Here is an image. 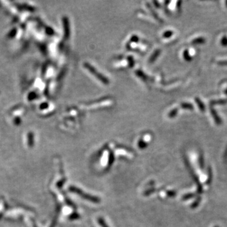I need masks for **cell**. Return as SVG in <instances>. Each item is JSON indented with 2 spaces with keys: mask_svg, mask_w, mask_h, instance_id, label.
I'll return each instance as SVG.
<instances>
[{
  "mask_svg": "<svg viewBox=\"0 0 227 227\" xmlns=\"http://www.w3.org/2000/svg\"><path fill=\"white\" fill-rule=\"evenodd\" d=\"M181 107L185 109H189V110H192L194 109L193 105L190 103H182L181 104Z\"/></svg>",
  "mask_w": 227,
  "mask_h": 227,
  "instance_id": "cell-8",
  "label": "cell"
},
{
  "mask_svg": "<svg viewBox=\"0 0 227 227\" xmlns=\"http://www.w3.org/2000/svg\"><path fill=\"white\" fill-rule=\"evenodd\" d=\"M84 67L91 73H92L93 75H95V76H96L97 78H98L99 80H101L104 84H108L109 83V80H108L107 78H106V76H104L102 74L99 73L91 65H90V64H89L88 63H87V62L84 63Z\"/></svg>",
  "mask_w": 227,
  "mask_h": 227,
  "instance_id": "cell-1",
  "label": "cell"
},
{
  "mask_svg": "<svg viewBox=\"0 0 227 227\" xmlns=\"http://www.w3.org/2000/svg\"><path fill=\"white\" fill-rule=\"evenodd\" d=\"M27 138H28V141L26 143V146L27 148H30L32 147V146H33V144H34V142H33V140H32V139H33V135H32L31 133H28L27 135Z\"/></svg>",
  "mask_w": 227,
  "mask_h": 227,
  "instance_id": "cell-4",
  "label": "cell"
},
{
  "mask_svg": "<svg viewBox=\"0 0 227 227\" xmlns=\"http://www.w3.org/2000/svg\"><path fill=\"white\" fill-rule=\"evenodd\" d=\"M159 53H160V51H156L154 53L153 56H151V59H150V62H153V61L156 59V57L158 56V55L159 54Z\"/></svg>",
  "mask_w": 227,
  "mask_h": 227,
  "instance_id": "cell-12",
  "label": "cell"
},
{
  "mask_svg": "<svg viewBox=\"0 0 227 227\" xmlns=\"http://www.w3.org/2000/svg\"><path fill=\"white\" fill-rule=\"evenodd\" d=\"M178 112V109H174L169 114V117H174L177 114Z\"/></svg>",
  "mask_w": 227,
  "mask_h": 227,
  "instance_id": "cell-11",
  "label": "cell"
},
{
  "mask_svg": "<svg viewBox=\"0 0 227 227\" xmlns=\"http://www.w3.org/2000/svg\"><path fill=\"white\" fill-rule=\"evenodd\" d=\"M210 112L215 121V122L217 124H221V118L219 117L218 114H217L216 110L213 108V107H210Z\"/></svg>",
  "mask_w": 227,
  "mask_h": 227,
  "instance_id": "cell-2",
  "label": "cell"
},
{
  "mask_svg": "<svg viewBox=\"0 0 227 227\" xmlns=\"http://www.w3.org/2000/svg\"><path fill=\"white\" fill-rule=\"evenodd\" d=\"M195 101H196V104H198V107H199V109H200V111H201V112H205V109H206V107H205V104L201 101V100L200 99V98H198V97H196V98H195Z\"/></svg>",
  "mask_w": 227,
  "mask_h": 227,
  "instance_id": "cell-5",
  "label": "cell"
},
{
  "mask_svg": "<svg viewBox=\"0 0 227 227\" xmlns=\"http://www.w3.org/2000/svg\"><path fill=\"white\" fill-rule=\"evenodd\" d=\"M218 64L221 66H227V61H220L218 62Z\"/></svg>",
  "mask_w": 227,
  "mask_h": 227,
  "instance_id": "cell-14",
  "label": "cell"
},
{
  "mask_svg": "<svg viewBox=\"0 0 227 227\" xmlns=\"http://www.w3.org/2000/svg\"><path fill=\"white\" fill-rule=\"evenodd\" d=\"M205 42H206V39L203 37L194 39L192 42V43L193 44H204Z\"/></svg>",
  "mask_w": 227,
  "mask_h": 227,
  "instance_id": "cell-6",
  "label": "cell"
},
{
  "mask_svg": "<svg viewBox=\"0 0 227 227\" xmlns=\"http://www.w3.org/2000/svg\"><path fill=\"white\" fill-rule=\"evenodd\" d=\"M172 34H173V32H171V31H167V32H166L164 34V37H166V38H169V37H171Z\"/></svg>",
  "mask_w": 227,
  "mask_h": 227,
  "instance_id": "cell-13",
  "label": "cell"
},
{
  "mask_svg": "<svg viewBox=\"0 0 227 227\" xmlns=\"http://www.w3.org/2000/svg\"><path fill=\"white\" fill-rule=\"evenodd\" d=\"M225 93L227 95V88L225 90Z\"/></svg>",
  "mask_w": 227,
  "mask_h": 227,
  "instance_id": "cell-15",
  "label": "cell"
},
{
  "mask_svg": "<svg viewBox=\"0 0 227 227\" xmlns=\"http://www.w3.org/2000/svg\"><path fill=\"white\" fill-rule=\"evenodd\" d=\"M63 24H64V32H65V36H66V37L68 38L69 37L70 31H69V23H68V20L67 18H64Z\"/></svg>",
  "mask_w": 227,
  "mask_h": 227,
  "instance_id": "cell-3",
  "label": "cell"
},
{
  "mask_svg": "<svg viewBox=\"0 0 227 227\" xmlns=\"http://www.w3.org/2000/svg\"><path fill=\"white\" fill-rule=\"evenodd\" d=\"M225 3H226V7H227V1L225 2Z\"/></svg>",
  "mask_w": 227,
  "mask_h": 227,
  "instance_id": "cell-16",
  "label": "cell"
},
{
  "mask_svg": "<svg viewBox=\"0 0 227 227\" xmlns=\"http://www.w3.org/2000/svg\"><path fill=\"white\" fill-rule=\"evenodd\" d=\"M227 103V99H219L216 101H213L211 102V105L216 104H225Z\"/></svg>",
  "mask_w": 227,
  "mask_h": 227,
  "instance_id": "cell-7",
  "label": "cell"
},
{
  "mask_svg": "<svg viewBox=\"0 0 227 227\" xmlns=\"http://www.w3.org/2000/svg\"><path fill=\"white\" fill-rule=\"evenodd\" d=\"M184 57L185 60L188 61H190L191 59H192V57L191 56H190L189 53V51L188 50H185L184 52Z\"/></svg>",
  "mask_w": 227,
  "mask_h": 227,
  "instance_id": "cell-9",
  "label": "cell"
},
{
  "mask_svg": "<svg viewBox=\"0 0 227 227\" xmlns=\"http://www.w3.org/2000/svg\"><path fill=\"white\" fill-rule=\"evenodd\" d=\"M220 43L223 46H227V36H223L220 41Z\"/></svg>",
  "mask_w": 227,
  "mask_h": 227,
  "instance_id": "cell-10",
  "label": "cell"
}]
</instances>
